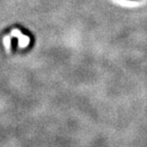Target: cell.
Returning a JSON list of instances; mask_svg holds the SVG:
<instances>
[{
    "label": "cell",
    "mask_w": 147,
    "mask_h": 147,
    "mask_svg": "<svg viewBox=\"0 0 147 147\" xmlns=\"http://www.w3.org/2000/svg\"><path fill=\"white\" fill-rule=\"evenodd\" d=\"M129 1H138V0H129Z\"/></svg>",
    "instance_id": "obj_1"
}]
</instances>
